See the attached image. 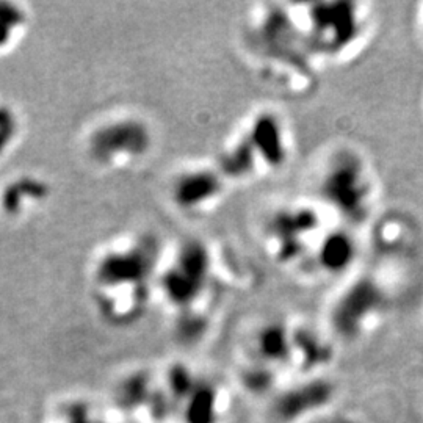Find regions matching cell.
<instances>
[{
    "mask_svg": "<svg viewBox=\"0 0 423 423\" xmlns=\"http://www.w3.org/2000/svg\"><path fill=\"white\" fill-rule=\"evenodd\" d=\"M342 224L312 196L281 201L262 215L259 237L263 252L279 268L307 279L321 241Z\"/></svg>",
    "mask_w": 423,
    "mask_h": 423,
    "instance_id": "cell-4",
    "label": "cell"
},
{
    "mask_svg": "<svg viewBox=\"0 0 423 423\" xmlns=\"http://www.w3.org/2000/svg\"><path fill=\"white\" fill-rule=\"evenodd\" d=\"M295 152L290 121L276 109L252 110L228 133L213 160L229 184H256L284 171Z\"/></svg>",
    "mask_w": 423,
    "mask_h": 423,
    "instance_id": "cell-2",
    "label": "cell"
},
{
    "mask_svg": "<svg viewBox=\"0 0 423 423\" xmlns=\"http://www.w3.org/2000/svg\"><path fill=\"white\" fill-rule=\"evenodd\" d=\"M246 60L262 80L287 94L312 91L320 67L306 44L292 3H256L240 30Z\"/></svg>",
    "mask_w": 423,
    "mask_h": 423,
    "instance_id": "cell-1",
    "label": "cell"
},
{
    "mask_svg": "<svg viewBox=\"0 0 423 423\" xmlns=\"http://www.w3.org/2000/svg\"><path fill=\"white\" fill-rule=\"evenodd\" d=\"M292 7L320 69L351 63L375 33L376 13L370 3L310 2Z\"/></svg>",
    "mask_w": 423,
    "mask_h": 423,
    "instance_id": "cell-5",
    "label": "cell"
},
{
    "mask_svg": "<svg viewBox=\"0 0 423 423\" xmlns=\"http://www.w3.org/2000/svg\"><path fill=\"white\" fill-rule=\"evenodd\" d=\"M371 245L384 257H415L422 245V232L415 219L406 212L382 213L373 218Z\"/></svg>",
    "mask_w": 423,
    "mask_h": 423,
    "instance_id": "cell-9",
    "label": "cell"
},
{
    "mask_svg": "<svg viewBox=\"0 0 423 423\" xmlns=\"http://www.w3.org/2000/svg\"><path fill=\"white\" fill-rule=\"evenodd\" d=\"M315 197L338 221L354 230L369 226L378 213L381 184L373 163L351 143L329 146L314 169Z\"/></svg>",
    "mask_w": 423,
    "mask_h": 423,
    "instance_id": "cell-3",
    "label": "cell"
},
{
    "mask_svg": "<svg viewBox=\"0 0 423 423\" xmlns=\"http://www.w3.org/2000/svg\"><path fill=\"white\" fill-rule=\"evenodd\" d=\"M217 252L202 240H188L174 250L162 273L168 303L179 310L204 309L219 284Z\"/></svg>",
    "mask_w": 423,
    "mask_h": 423,
    "instance_id": "cell-6",
    "label": "cell"
},
{
    "mask_svg": "<svg viewBox=\"0 0 423 423\" xmlns=\"http://www.w3.org/2000/svg\"><path fill=\"white\" fill-rule=\"evenodd\" d=\"M391 287L376 273L351 274L331 309V325L338 336L360 337L389 312Z\"/></svg>",
    "mask_w": 423,
    "mask_h": 423,
    "instance_id": "cell-7",
    "label": "cell"
},
{
    "mask_svg": "<svg viewBox=\"0 0 423 423\" xmlns=\"http://www.w3.org/2000/svg\"><path fill=\"white\" fill-rule=\"evenodd\" d=\"M232 185L215 160L190 162L179 168L169 184L174 207L187 217H208L228 199Z\"/></svg>",
    "mask_w": 423,
    "mask_h": 423,
    "instance_id": "cell-8",
    "label": "cell"
},
{
    "mask_svg": "<svg viewBox=\"0 0 423 423\" xmlns=\"http://www.w3.org/2000/svg\"><path fill=\"white\" fill-rule=\"evenodd\" d=\"M414 25H415V32L417 35H419L420 41L423 43V2L419 3L415 7V13H414Z\"/></svg>",
    "mask_w": 423,
    "mask_h": 423,
    "instance_id": "cell-10",
    "label": "cell"
}]
</instances>
